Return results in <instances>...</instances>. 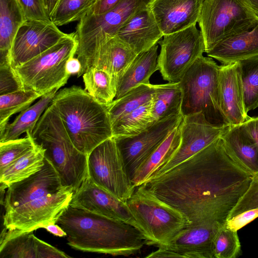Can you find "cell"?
Masks as SVG:
<instances>
[{
    "label": "cell",
    "instance_id": "cell-44",
    "mask_svg": "<svg viewBox=\"0 0 258 258\" xmlns=\"http://www.w3.org/2000/svg\"><path fill=\"white\" fill-rule=\"evenodd\" d=\"M121 1L98 0L94 4L87 14L97 15L105 13L113 9Z\"/></svg>",
    "mask_w": 258,
    "mask_h": 258
},
{
    "label": "cell",
    "instance_id": "cell-25",
    "mask_svg": "<svg viewBox=\"0 0 258 258\" xmlns=\"http://www.w3.org/2000/svg\"><path fill=\"white\" fill-rule=\"evenodd\" d=\"M138 54L115 36L101 48L94 67L110 73L116 84Z\"/></svg>",
    "mask_w": 258,
    "mask_h": 258
},
{
    "label": "cell",
    "instance_id": "cell-46",
    "mask_svg": "<svg viewBox=\"0 0 258 258\" xmlns=\"http://www.w3.org/2000/svg\"><path fill=\"white\" fill-rule=\"evenodd\" d=\"M82 66L80 60L77 57H72L67 62V70L69 74L78 75L81 71Z\"/></svg>",
    "mask_w": 258,
    "mask_h": 258
},
{
    "label": "cell",
    "instance_id": "cell-2",
    "mask_svg": "<svg viewBox=\"0 0 258 258\" xmlns=\"http://www.w3.org/2000/svg\"><path fill=\"white\" fill-rule=\"evenodd\" d=\"M1 204L7 230L31 232L56 223L69 206L73 189L62 185L59 176L45 158L42 168L10 185Z\"/></svg>",
    "mask_w": 258,
    "mask_h": 258
},
{
    "label": "cell",
    "instance_id": "cell-29",
    "mask_svg": "<svg viewBox=\"0 0 258 258\" xmlns=\"http://www.w3.org/2000/svg\"><path fill=\"white\" fill-rule=\"evenodd\" d=\"M151 114L154 122L181 113L182 91L179 82L154 85Z\"/></svg>",
    "mask_w": 258,
    "mask_h": 258
},
{
    "label": "cell",
    "instance_id": "cell-7",
    "mask_svg": "<svg viewBox=\"0 0 258 258\" xmlns=\"http://www.w3.org/2000/svg\"><path fill=\"white\" fill-rule=\"evenodd\" d=\"M150 0H122L110 11L101 15L86 14L76 28V52L82 69L78 77L94 67L100 50L135 13L147 6Z\"/></svg>",
    "mask_w": 258,
    "mask_h": 258
},
{
    "label": "cell",
    "instance_id": "cell-34",
    "mask_svg": "<svg viewBox=\"0 0 258 258\" xmlns=\"http://www.w3.org/2000/svg\"><path fill=\"white\" fill-rule=\"evenodd\" d=\"M244 108L247 113L258 107V55L237 61Z\"/></svg>",
    "mask_w": 258,
    "mask_h": 258
},
{
    "label": "cell",
    "instance_id": "cell-8",
    "mask_svg": "<svg viewBox=\"0 0 258 258\" xmlns=\"http://www.w3.org/2000/svg\"><path fill=\"white\" fill-rule=\"evenodd\" d=\"M77 48L75 32L68 33L48 49L14 69L25 89L43 96L67 83L71 76L67 63L74 57Z\"/></svg>",
    "mask_w": 258,
    "mask_h": 258
},
{
    "label": "cell",
    "instance_id": "cell-15",
    "mask_svg": "<svg viewBox=\"0 0 258 258\" xmlns=\"http://www.w3.org/2000/svg\"><path fill=\"white\" fill-rule=\"evenodd\" d=\"M51 21L27 20L14 39L10 64L15 69L48 49L67 35Z\"/></svg>",
    "mask_w": 258,
    "mask_h": 258
},
{
    "label": "cell",
    "instance_id": "cell-12",
    "mask_svg": "<svg viewBox=\"0 0 258 258\" xmlns=\"http://www.w3.org/2000/svg\"><path fill=\"white\" fill-rule=\"evenodd\" d=\"M88 167L92 180L119 200L125 202L135 191L113 137L92 151Z\"/></svg>",
    "mask_w": 258,
    "mask_h": 258
},
{
    "label": "cell",
    "instance_id": "cell-37",
    "mask_svg": "<svg viewBox=\"0 0 258 258\" xmlns=\"http://www.w3.org/2000/svg\"><path fill=\"white\" fill-rule=\"evenodd\" d=\"M237 231L222 227L217 233L213 245V258H235L240 251Z\"/></svg>",
    "mask_w": 258,
    "mask_h": 258
},
{
    "label": "cell",
    "instance_id": "cell-24",
    "mask_svg": "<svg viewBox=\"0 0 258 258\" xmlns=\"http://www.w3.org/2000/svg\"><path fill=\"white\" fill-rule=\"evenodd\" d=\"M27 20L18 0H0V64L10 63L14 39Z\"/></svg>",
    "mask_w": 258,
    "mask_h": 258
},
{
    "label": "cell",
    "instance_id": "cell-1",
    "mask_svg": "<svg viewBox=\"0 0 258 258\" xmlns=\"http://www.w3.org/2000/svg\"><path fill=\"white\" fill-rule=\"evenodd\" d=\"M253 176L228 153L220 137L136 189L178 211L186 227L210 224L222 227Z\"/></svg>",
    "mask_w": 258,
    "mask_h": 258
},
{
    "label": "cell",
    "instance_id": "cell-35",
    "mask_svg": "<svg viewBox=\"0 0 258 258\" xmlns=\"http://www.w3.org/2000/svg\"><path fill=\"white\" fill-rule=\"evenodd\" d=\"M42 96L30 89H23L0 95V135L6 129L10 117L28 108Z\"/></svg>",
    "mask_w": 258,
    "mask_h": 258
},
{
    "label": "cell",
    "instance_id": "cell-31",
    "mask_svg": "<svg viewBox=\"0 0 258 258\" xmlns=\"http://www.w3.org/2000/svg\"><path fill=\"white\" fill-rule=\"evenodd\" d=\"M85 90L101 103L108 105L116 95V84L112 75L97 67L89 68L83 75Z\"/></svg>",
    "mask_w": 258,
    "mask_h": 258
},
{
    "label": "cell",
    "instance_id": "cell-26",
    "mask_svg": "<svg viewBox=\"0 0 258 258\" xmlns=\"http://www.w3.org/2000/svg\"><path fill=\"white\" fill-rule=\"evenodd\" d=\"M44 151L41 146L35 143L32 149L0 171L1 190H5L11 184L26 179L39 171L44 164Z\"/></svg>",
    "mask_w": 258,
    "mask_h": 258
},
{
    "label": "cell",
    "instance_id": "cell-50",
    "mask_svg": "<svg viewBox=\"0 0 258 258\" xmlns=\"http://www.w3.org/2000/svg\"><path fill=\"white\" fill-rule=\"evenodd\" d=\"M98 1V0H96V1Z\"/></svg>",
    "mask_w": 258,
    "mask_h": 258
},
{
    "label": "cell",
    "instance_id": "cell-49",
    "mask_svg": "<svg viewBox=\"0 0 258 258\" xmlns=\"http://www.w3.org/2000/svg\"><path fill=\"white\" fill-rule=\"evenodd\" d=\"M258 17V0H243Z\"/></svg>",
    "mask_w": 258,
    "mask_h": 258
},
{
    "label": "cell",
    "instance_id": "cell-17",
    "mask_svg": "<svg viewBox=\"0 0 258 258\" xmlns=\"http://www.w3.org/2000/svg\"><path fill=\"white\" fill-rule=\"evenodd\" d=\"M204 0H150L148 7L164 35L198 22Z\"/></svg>",
    "mask_w": 258,
    "mask_h": 258
},
{
    "label": "cell",
    "instance_id": "cell-18",
    "mask_svg": "<svg viewBox=\"0 0 258 258\" xmlns=\"http://www.w3.org/2000/svg\"><path fill=\"white\" fill-rule=\"evenodd\" d=\"M221 227L210 224L186 227L161 247L173 252L176 257L213 258L215 237Z\"/></svg>",
    "mask_w": 258,
    "mask_h": 258
},
{
    "label": "cell",
    "instance_id": "cell-36",
    "mask_svg": "<svg viewBox=\"0 0 258 258\" xmlns=\"http://www.w3.org/2000/svg\"><path fill=\"white\" fill-rule=\"evenodd\" d=\"M96 0H59L50 19L57 27L79 21Z\"/></svg>",
    "mask_w": 258,
    "mask_h": 258
},
{
    "label": "cell",
    "instance_id": "cell-6",
    "mask_svg": "<svg viewBox=\"0 0 258 258\" xmlns=\"http://www.w3.org/2000/svg\"><path fill=\"white\" fill-rule=\"evenodd\" d=\"M219 71V66L213 58L203 55L188 69L178 82L182 94L183 116L201 112L214 125H230L221 107Z\"/></svg>",
    "mask_w": 258,
    "mask_h": 258
},
{
    "label": "cell",
    "instance_id": "cell-4",
    "mask_svg": "<svg viewBox=\"0 0 258 258\" xmlns=\"http://www.w3.org/2000/svg\"><path fill=\"white\" fill-rule=\"evenodd\" d=\"M51 104L75 147L87 156L113 137L107 106L80 87L73 86L57 92Z\"/></svg>",
    "mask_w": 258,
    "mask_h": 258
},
{
    "label": "cell",
    "instance_id": "cell-33",
    "mask_svg": "<svg viewBox=\"0 0 258 258\" xmlns=\"http://www.w3.org/2000/svg\"><path fill=\"white\" fill-rule=\"evenodd\" d=\"M152 100L137 109L113 122V137H128L136 135L154 123L151 109Z\"/></svg>",
    "mask_w": 258,
    "mask_h": 258
},
{
    "label": "cell",
    "instance_id": "cell-41",
    "mask_svg": "<svg viewBox=\"0 0 258 258\" xmlns=\"http://www.w3.org/2000/svg\"><path fill=\"white\" fill-rule=\"evenodd\" d=\"M27 20L51 21L48 17L43 0H18Z\"/></svg>",
    "mask_w": 258,
    "mask_h": 258
},
{
    "label": "cell",
    "instance_id": "cell-23",
    "mask_svg": "<svg viewBox=\"0 0 258 258\" xmlns=\"http://www.w3.org/2000/svg\"><path fill=\"white\" fill-rule=\"evenodd\" d=\"M158 48L157 44L136 56L116 84L115 99L120 98L139 85L150 84V77L158 70Z\"/></svg>",
    "mask_w": 258,
    "mask_h": 258
},
{
    "label": "cell",
    "instance_id": "cell-10",
    "mask_svg": "<svg viewBox=\"0 0 258 258\" xmlns=\"http://www.w3.org/2000/svg\"><path fill=\"white\" fill-rule=\"evenodd\" d=\"M146 239V244H166L187 226L176 210L137 189L125 202Z\"/></svg>",
    "mask_w": 258,
    "mask_h": 258
},
{
    "label": "cell",
    "instance_id": "cell-39",
    "mask_svg": "<svg viewBox=\"0 0 258 258\" xmlns=\"http://www.w3.org/2000/svg\"><path fill=\"white\" fill-rule=\"evenodd\" d=\"M258 208V174L253 175L249 186L231 211L229 219L247 210Z\"/></svg>",
    "mask_w": 258,
    "mask_h": 258
},
{
    "label": "cell",
    "instance_id": "cell-45",
    "mask_svg": "<svg viewBox=\"0 0 258 258\" xmlns=\"http://www.w3.org/2000/svg\"><path fill=\"white\" fill-rule=\"evenodd\" d=\"M243 123L246 130L253 140L258 150V117H250Z\"/></svg>",
    "mask_w": 258,
    "mask_h": 258
},
{
    "label": "cell",
    "instance_id": "cell-19",
    "mask_svg": "<svg viewBox=\"0 0 258 258\" xmlns=\"http://www.w3.org/2000/svg\"><path fill=\"white\" fill-rule=\"evenodd\" d=\"M163 36L147 5L133 15L115 37L139 54L157 44Z\"/></svg>",
    "mask_w": 258,
    "mask_h": 258
},
{
    "label": "cell",
    "instance_id": "cell-13",
    "mask_svg": "<svg viewBox=\"0 0 258 258\" xmlns=\"http://www.w3.org/2000/svg\"><path fill=\"white\" fill-rule=\"evenodd\" d=\"M181 114L155 122L138 135L113 137L132 180L135 173L151 153L180 124Z\"/></svg>",
    "mask_w": 258,
    "mask_h": 258
},
{
    "label": "cell",
    "instance_id": "cell-32",
    "mask_svg": "<svg viewBox=\"0 0 258 258\" xmlns=\"http://www.w3.org/2000/svg\"><path fill=\"white\" fill-rule=\"evenodd\" d=\"M154 85L141 84L133 88L120 98L107 105L111 123L150 101L154 92Z\"/></svg>",
    "mask_w": 258,
    "mask_h": 258
},
{
    "label": "cell",
    "instance_id": "cell-3",
    "mask_svg": "<svg viewBox=\"0 0 258 258\" xmlns=\"http://www.w3.org/2000/svg\"><path fill=\"white\" fill-rule=\"evenodd\" d=\"M68 244L84 252L129 256L139 252L146 239L135 227L123 221L69 206L57 219Z\"/></svg>",
    "mask_w": 258,
    "mask_h": 258
},
{
    "label": "cell",
    "instance_id": "cell-38",
    "mask_svg": "<svg viewBox=\"0 0 258 258\" xmlns=\"http://www.w3.org/2000/svg\"><path fill=\"white\" fill-rule=\"evenodd\" d=\"M24 138L0 142V171L33 148L35 143L29 132Z\"/></svg>",
    "mask_w": 258,
    "mask_h": 258
},
{
    "label": "cell",
    "instance_id": "cell-42",
    "mask_svg": "<svg viewBox=\"0 0 258 258\" xmlns=\"http://www.w3.org/2000/svg\"><path fill=\"white\" fill-rule=\"evenodd\" d=\"M258 217V208L245 211L227 220L225 226L232 230L238 231Z\"/></svg>",
    "mask_w": 258,
    "mask_h": 258
},
{
    "label": "cell",
    "instance_id": "cell-27",
    "mask_svg": "<svg viewBox=\"0 0 258 258\" xmlns=\"http://www.w3.org/2000/svg\"><path fill=\"white\" fill-rule=\"evenodd\" d=\"M57 92V90L55 89L42 96L36 103L21 112L12 123H8L0 135V142L17 139L24 133L31 134Z\"/></svg>",
    "mask_w": 258,
    "mask_h": 258
},
{
    "label": "cell",
    "instance_id": "cell-28",
    "mask_svg": "<svg viewBox=\"0 0 258 258\" xmlns=\"http://www.w3.org/2000/svg\"><path fill=\"white\" fill-rule=\"evenodd\" d=\"M180 123L136 172L131 180L136 188L142 184L160 165L168 160L175 153L181 141Z\"/></svg>",
    "mask_w": 258,
    "mask_h": 258
},
{
    "label": "cell",
    "instance_id": "cell-11",
    "mask_svg": "<svg viewBox=\"0 0 258 258\" xmlns=\"http://www.w3.org/2000/svg\"><path fill=\"white\" fill-rule=\"evenodd\" d=\"M158 43L161 47L157 58L158 71L168 82H179L206 51L203 35L196 25L165 35Z\"/></svg>",
    "mask_w": 258,
    "mask_h": 258
},
{
    "label": "cell",
    "instance_id": "cell-9",
    "mask_svg": "<svg viewBox=\"0 0 258 258\" xmlns=\"http://www.w3.org/2000/svg\"><path fill=\"white\" fill-rule=\"evenodd\" d=\"M257 20L243 0H204L198 23L205 52L222 40L252 28Z\"/></svg>",
    "mask_w": 258,
    "mask_h": 258
},
{
    "label": "cell",
    "instance_id": "cell-20",
    "mask_svg": "<svg viewBox=\"0 0 258 258\" xmlns=\"http://www.w3.org/2000/svg\"><path fill=\"white\" fill-rule=\"evenodd\" d=\"M221 107L230 125L241 124L249 118L244 105L237 63L219 66Z\"/></svg>",
    "mask_w": 258,
    "mask_h": 258
},
{
    "label": "cell",
    "instance_id": "cell-14",
    "mask_svg": "<svg viewBox=\"0 0 258 258\" xmlns=\"http://www.w3.org/2000/svg\"><path fill=\"white\" fill-rule=\"evenodd\" d=\"M180 125L181 141L178 148L173 155L160 165L148 179L164 173L197 154L221 137L230 125H214L201 112L183 116Z\"/></svg>",
    "mask_w": 258,
    "mask_h": 258
},
{
    "label": "cell",
    "instance_id": "cell-22",
    "mask_svg": "<svg viewBox=\"0 0 258 258\" xmlns=\"http://www.w3.org/2000/svg\"><path fill=\"white\" fill-rule=\"evenodd\" d=\"M232 157L253 175L258 174V150L244 123L230 125L221 137Z\"/></svg>",
    "mask_w": 258,
    "mask_h": 258
},
{
    "label": "cell",
    "instance_id": "cell-40",
    "mask_svg": "<svg viewBox=\"0 0 258 258\" xmlns=\"http://www.w3.org/2000/svg\"><path fill=\"white\" fill-rule=\"evenodd\" d=\"M25 89L10 63L0 64V95Z\"/></svg>",
    "mask_w": 258,
    "mask_h": 258
},
{
    "label": "cell",
    "instance_id": "cell-21",
    "mask_svg": "<svg viewBox=\"0 0 258 258\" xmlns=\"http://www.w3.org/2000/svg\"><path fill=\"white\" fill-rule=\"evenodd\" d=\"M206 53L222 64L258 55V20L252 28L222 40Z\"/></svg>",
    "mask_w": 258,
    "mask_h": 258
},
{
    "label": "cell",
    "instance_id": "cell-5",
    "mask_svg": "<svg viewBox=\"0 0 258 258\" xmlns=\"http://www.w3.org/2000/svg\"><path fill=\"white\" fill-rule=\"evenodd\" d=\"M34 142L58 173L63 185L75 192L88 176V156L71 141L61 118L51 103L31 133Z\"/></svg>",
    "mask_w": 258,
    "mask_h": 258
},
{
    "label": "cell",
    "instance_id": "cell-47",
    "mask_svg": "<svg viewBox=\"0 0 258 258\" xmlns=\"http://www.w3.org/2000/svg\"><path fill=\"white\" fill-rule=\"evenodd\" d=\"M43 228L56 236L64 237L67 236L65 231L56 223H49Z\"/></svg>",
    "mask_w": 258,
    "mask_h": 258
},
{
    "label": "cell",
    "instance_id": "cell-30",
    "mask_svg": "<svg viewBox=\"0 0 258 258\" xmlns=\"http://www.w3.org/2000/svg\"><path fill=\"white\" fill-rule=\"evenodd\" d=\"M1 236V258H37V239L33 231L7 230Z\"/></svg>",
    "mask_w": 258,
    "mask_h": 258
},
{
    "label": "cell",
    "instance_id": "cell-43",
    "mask_svg": "<svg viewBox=\"0 0 258 258\" xmlns=\"http://www.w3.org/2000/svg\"><path fill=\"white\" fill-rule=\"evenodd\" d=\"M70 257L69 255L62 251L37 238V258H65Z\"/></svg>",
    "mask_w": 258,
    "mask_h": 258
},
{
    "label": "cell",
    "instance_id": "cell-16",
    "mask_svg": "<svg viewBox=\"0 0 258 258\" xmlns=\"http://www.w3.org/2000/svg\"><path fill=\"white\" fill-rule=\"evenodd\" d=\"M69 206L123 221L142 232L126 202L96 184L89 176L74 192Z\"/></svg>",
    "mask_w": 258,
    "mask_h": 258
},
{
    "label": "cell",
    "instance_id": "cell-48",
    "mask_svg": "<svg viewBox=\"0 0 258 258\" xmlns=\"http://www.w3.org/2000/svg\"><path fill=\"white\" fill-rule=\"evenodd\" d=\"M59 0H43L46 12L50 18Z\"/></svg>",
    "mask_w": 258,
    "mask_h": 258
}]
</instances>
